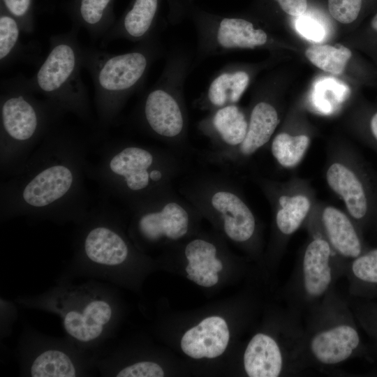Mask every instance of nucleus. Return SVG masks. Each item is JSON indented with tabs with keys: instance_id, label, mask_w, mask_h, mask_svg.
<instances>
[{
	"instance_id": "obj_1",
	"label": "nucleus",
	"mask_w": 377,
	"mask_h": 377,
	"mask_svg": "<svg viewBox=\"0 0 377 377\" xmlns=\"http://www.w3.org/2000/svg\"><path fill=\"white\" fill-rule=\"evenodd\" d=\"M87 143L71 131L53 129L24 163L1 178L0 216L78 224L87 215Z\"/></svg>"
},
{
	"instance_id": "obj_2",
	"label": "nucleus",
	"mask_w": 377,
	"mask_h": 377,
	"mask_svg": "<svg viewBox=\"0 0 377 377\" xmlns=\"http://www.w3.org/2000/svg\"><path fill=\"white\" fill-rule=\"evenodd\" d=\"M171 149L126 140L105 143L88 177L130 209L172 186L182 172L181 158Z\"/></svg>"
},
{
	"instance_id": "obj_3",
	"label": "nucleus",
	"mask_w": 377,
	"mask_h": 377,
	"mask_svg": "<svg viewBox=\"0 0 377 377\" xmlns=\"http://www.w3.org/2000/svg\"><path fill=\"white\" fill-rule=\"evenodd\" d=\"M0 94V172L3 178L28 158L65 114L39 98L23 75L3 80Z\"/></svg>"
},
{
	"instance_id": "obj_4",
	"label": "nucleus",
	"mask_w": 377,
	"mask_h": 377,
	"mask_svg": "<svg viewBox=\"0 0 377 377\" xmlns=\"http://www.w3.org/2000/svg\"><path fill=\"white\" fill-rule=\"evenodd\" d=\"M162 53L157 32L138 43L130 51L121 54L83 48L82 66L93 80L96 111L103 131L114 123L128 98L142 86L151 65Z\"/></svg>"
},
{
	"instance_id": "obj_5",
	"label": "nucleus",
	"mask_w": 377,
	"mask_h": 377,
	"mask_svg": "<svg viewBox=\"0 0 377 377\" xmlns=\"http://www.w3.org/2000/svg\"><path fill=\"white\" fill-rule=\"evenodd\" d=\"M191 68L188 53L177 51L170 54L158 80L142 97L133 114L141 131L176 152L187 146L184 84Z\"/></svg>"
},
{
	"instance_id": "obj_6",
	"label": "nucleus",
	"mask_w": 377,
	"mask_h": 377,
	"mask_svg": "<svg viewBox=\"0 0 377 377\" xmlns=\"http://www.w3.org/2000/svg\"><path fill=\"white\" fill-rule=\"evenodd\" d=\"M306 314L302 350L304 369L329 371L357 353L361 341L351 306L335 288Z\"/></svg>"
},
{
	"instance_id": "obj_7",
	"label": "nucleus",
	"mask_w": 377,
	"mask_h": 377,
	"mask_svg": "<svg viewBox=\"0 0 377 377\" xmlns=\"http://www.w3.org/2000/svg\"><path fill=\"white\" fill-rule=\"evenodd\" d=\"M80 28L50 38L49 52L36 73L26 77L28 87L60 109L89 121L91 111L81 77L82 51L77 40Z\"/></svg>"
},
{
	"instance_id": "obj_8",
	"label": "nucleus",
	"mask_w": 377,
	"mask_h": 377,
	"mask_svg": "<svg viewBox=\"0 0 377 377\" xmlns=\"http://www.w3.org/2000/svg\"><path fill=\"white\" fill-rule=\"evenodd\" d=\"M103 290L90 284L59 285L41 296L38 307L57 314L76 345L91 346L108 335L114 318L110 295Z\"/></svg>"
},
{
	"instance_id": "obj_9",
	"label": "nucleus",
	"mask_w": 377,
	"mask_h": 377,
	"mask_svg": "<svg viewBox=\"0 0 377 377\" xmlns=\"http://www.w3.org/2000/svg\"><path fill=\"white\" fill-rule=\"evenodd\" d=\"M178 191L200 214L219 224L231 240L246 243L254 237L256 218L227 175H199L182 184Z\"/></svg>"
},
{
	"instance_id": "obj_10",
	"label": "nucleus",
	"mask_w": 377,
	"mask_h": 377,
	"mask_svg": "<svg viewBox=\"0 0 377 377\" xmlns=\"http://www.w3.org/2000/svg\"><path fill=\"white\" fill-rule=\"evenodd\" d=\"M347 264L335 253L326 239H313L306 245L286 286L288 307L306 314L345 276Z\"/></svg>"
},
{
	"instance_id": "obj_11",
	"label": "nucleus",
	"mask_w": 377,
	"mask_h": 377,
	"mask_svg": "<svg viewBox=\"0 0 377 377\" xmlns=\"http://www.w3.org/2000/svg\"><path fill=\"white\" fill-rule=\"evenodd\" d=\"M77 225L75 263L110 279V271L126 263L132 253L115 216L107 209L89 210Z\"/></svg>"
},
{
	"instance_id": "obj_12",
	"label": "nucleus",
	"mask_w": 377,
	"mask_h": 377,
	"mask_svg": "<svg viewBox=\"0 0 377 377\" xmlns=\"http://www.w3.org/2000/svg\"><path fill=\"white\" fill-rule=\"evenodd\" d=\"M186 13L197 33L198 61L236 50L262 47L269 43L267 32L245 17L214 13L198 7H188Z\"/></svg>"
},
{
	"instance_id": "obj_13",
	"label": "nucleus",
	"mask_w": 377,
	"mask_h": 377,
	"mask_svg": "<svg viewBox=\"0 0 377 377\" xmlns=\"http://www.w3.org/2000/svg\"><path fill=\"white\" fill-rule=\"evenodd\" d=\"M131 209L137 235L149 243L184 237L200 214L173 186Z\"/></svg>"
},
{
	"instance_id": "obj_14",
	"label": "nucleus",
	"mask_w": 377,
	"mask_h": 377,
	"mask_svg": "<svg viewBox=\"0 0 377 377\" xmlns=\"http://www.w3.org/2000/svg\"><path fill=\"white\" fill-rule=\"evenodd\" d=\"M249 126V116L237 104L223 106L209 112L198 122L197 128L207 137L212 151L235 149L244 141Z\"/></svg>"
},
{
	"instance_id": "obj_15",
	"label": "nucleus",
	"mask_w": 377,
	"mask_h": 377,
	"mask_svg": "<svg viewBox=\"0 0 377 377\" xmlns=\"http://www.w3.org/2000/svg\"><path fill=\"white\" fill-rule=\"evenodd\" d=\"M252 70L235 64H227L213 76L205 90L193 101L198 110L211 112L237 104L249 86Z\"/></svg>"
},
{
	"instance_id": "obj_16",
	"label": "nucleus",
	"mask_w": 377,
	"mask_h": 377,
	"mask_svg": "<svg viewBox=\"0 0 377 377\" xmlns=\"http://www.w3.org/2000/svg\"><path fill=\"white\" fill-rule=\"evenodd\" d=\"M162 0H131L121 16L104 36L103 43L117 39L139 43L156 31Z\"/></svg>"
},
{
	"instance_id": "obj_17",
	"label": "nucleus",
	"mask_w": 377,
	"mask_h": 377,
	"mask_svg": "<svg viewBox=\"0 0 377 377\" xmlns=\"http://www.w3.org/2000/svg\"><path fill=\"white\" fill-rule=\"evenodd\" d=\"M244 367L250 377L291 376L279 343L264 332L256 334L249 341L244 353Z\"/></svg>"
},
{
	"instance_id": "obj_18",
	"label": "nucleus",
	"mask_w": 377,
	"mask_h": 377,
	"mask_svg": "<svg viewBox=\"0 0 377 377\" xmlns=\"http://www.w3.org/2000/svg\"><path fill=\"white\" fill-rule=\"evenodd\" d=\"M229 338L226 320L219 316H212L188 330L182 339L181 347L191 357L214 358L223 354Z\"/></svg>"
},
{
	"instance_id": "obj_19",
	"label": "nucleus",
	"mask_w": 377,
	"mask_h": 377,
	"mask_svg": "<svg viewBox=\"0 0 377 377\" xmlns=\"http://www.w3.org/2000/svg\"><path fill=\"white\" fill-rule=\"evenodd\" d=\"M326 239L335 253L348 263L362 253V245L350 219L341 211L327 207L322 214Z\"/></svg>"
},
{
	"instance_id": "obj_20",
	"label": "nucleus",
	"mask_w": 377,
	"mask_h": 377,
	"mask_svg": "<svg viewBox=\"0 0 377 377\" xmlns=\"http://www.w3.org/2000/svg\"><path fill=\"white\" fill-rule=\"evenodd\" d=\"M114 3V0H70L66 10L74 26L97 39L104 37L117 20Z\"/></svg>"
},
{
	"instance_id": "obj_21",
	"label": "nucleus",
	"mask_w": 377,
	"mask_h": 377,
	"mask_svg": "<svg viewBox=\"0 0 377 377\" xmlns=\"http://www.w3.org/2000/svg\"><path fill=\"white\" fill-rule=\"evenodd\" d=\"M82 367L73 352L62 346H47L34 353L27 365L32 377H74Z\"/></svg>"
},
{
	"instance_id": "obj_22",
	"label": "nucleus",
	"mask_w": 377,
	"mask_h": 377,
	"mask_svg": "<svg viewBox=\"0 0 377 377\" xmlns=\"http://www.w3.org/2000/svg\"><path fill=\"white\" fill-rule=\"evenodd\" d=\"M330 188L344 200L350 215L362 219L368 212V198L362 183L348 167L339 163L330 165L326 174Z\"/></svg>"
},
{
	"instance_id": "obj_23",
	"label": "nucleus",
	"mask_w": 377,
	"mask_h": 377,
	"mask_svg": "<svg viewBox=\"0 0 377 377\" xmlns=\"http://www.w3.org/2000/svg\"><path fill=\"white\" fill-rule=\"evenodd\" d=\"M22 27L17 20L0 4V64L3 69L24 54L25 47L21 40Z\"/></svg>"
},
{
	"instance_id": "obj_24",
	"label": "nucleus",
	"mask_w": 377,
	"mask_h": 377,
	"mask_svg": "<svg viewBox=\"0 0 377 377\" xmlns=\"http://www.w3.org/2000/svg\"><path fill=\"white\" fill-rule=\"evenodd\" d=\"M278 205L275 214L277 230L283 236H289L300 228L306 218L310 201L302 195H281L278 198Z\"/></svg>"
},
{
	"instance_id": "obj_25",
	"label": "nucleus",
	"mask_w": 377,
	"mask_h": 377,
	"mask_svg": "<svg viewBox=\"0 0 377 377\" xmlns=\"http://www.w3.org/2000/svg\"><path fill=\"white\" fill-rule=\"evenodd\" d=\"M306 58L318 68L332 75H341L352 57L346 47L337 45H312L305 52Z\"/></svg>"
},
{
	"instance_id": "obj_26",
	"label": "nucleus",
	"mask_w": 377,
	"mask_h": 377,
	"mask_svg": "<svg viewBox=\"0 0 377 377\" xmlns=\"http://www.w3.org/2000/svg\"><path fill=\"white\" fill-rule=\"evenodd\" d=\"M345 276L349 282V292L355 295L363 286L377 285V249L361 253L350 260Z\"/></svg>"
},
{
	"instance_id": "obj_27",
	"label": "nucleus",
	"mask_w": 377,
	"mask_h": 377,
	"mask_svg": "<svg viewBox=\"0 0 377 377\" xmlns=\"http://www.w3.org/2000/svg\"><path fill=\"white\" fill-rule=\"evenodd\" d=\"M309 144V138L306 135H291L282 132L274 138L271 151L280 165L292 168L301 161Z\"/></svg>"
},
{
	"instance_id": "obj_28",
	"label": "nucleus",
	"mask_w": 377,
	"mask_h": 377,
	"mask_svg": "<svg viewBox=\"0 0 377 377\" xmlns=\"http://www.w3.org/2000/svg\"><path fill=\"white\" fill-rule=\"evenodd\" d=\"M34 1V0H0V4L17 20L24 33L31 34L35 27Z\"/></svg>"
},
{
	"instance_id": "obj_29",
	"label": "nucleus",
	"mask_w": 377,
	"mask_h": 377,
	"mask_svg": "<svg viewBox=\"0 0 377 377\" xmlns=\"http://www.w3.org/2000/svg\"><path fill=\"white\" fill-rule=\"evenodd\" d=\"M362 0H328L332 17L342 24L354 22L359 15Z\"/></svg>"
},
{
	"instance_id": "obj_30",
	"label": "nucleus",
	"mask_w": 377,
	"mask_h": 377,
	"mask_svg": "<svg viewBox=\"0 0 377 377\" xmlns=\"http://www.w3.org/2000/svg\"><path fill=\"white\" fill-rule=\"evenodd\" d=\"M117 377H162L164 376L163 369L152 362H139L127 366L115 374Z\"/></svg>"
},
{
	"instance_id": "obj_31",
	"label": "nucleus",
	"mask_w": 377,
	"mask_h": 377,
	"mask_svg": "<svg viewBox=\"0 0 377 377\" xmlns=\"http://www.w3.org/2000/svg\"><path fill=\"white\" fill-rule=\"evenodd\" d=\"M296 28L303 36L311 40L320 41L325 36L323 27L309 18L300 17L296 22Z\"/></svg>"
},
{
	"instance_id": "obj_32",
	"label": "nucleus",
	"mask_w": 377,
	"mask_h": 377,
	"mask_svg": "<svg viewBox=\"0 0 377 377\" xmlns=\"http://www.w3.org/2000/svg\"><path fill=\"white\" fill-rule=\"evenodd\" d=\"M281 10L292 16L303 15L307 8V0H275Z\"/></svg>"
},
{
	"instance_id": "obj_33",
	"label": "nucleus",
	"mask_w": 377,
	"mask_h": 377,
	"mask_svg": "<svg viewBox=\"0 0 377 377\" xmlns=\"http://www.w3.org/2000/svg\"><path fill=\"white\" fill-rule=\"evenodd\" d=\"M218 281L219 276L217 273L210 269L202 275V281L200 286L210 287L217 283Z\"/></svg>"
},
{
	"instance_id": "obj_34",
	"label": "nucleus",
	"mask_w": 377,
	"mask_h": 377,
	"mask_svg": "<svg viewBox=\"0 0 377 377\" xmlns=\"http://www.w3.org/2000/svg\"><path fill=\"white\" fill-rule=\"evenodd\" d=\"M209 267L214 272H219L223 269L222 262L216 258V256L210 258Z\"/></svg>"
},
{
	"instance_id": "obj_35",
	"label": "nucleus",
	"mask_w": 377,
	"mask_h": 377,
	"mask_svg": "<svg viewBox=\"0 0 377 377\" xmlns=\"http://www.w3.org/2000/svg\"><path fill=\"white\" fill-rule=\"evenodd\" d=\"M370 129L374 138L377 141V112L371 118Z\"/></svg>"
},
{
	"instance_id": "obj_36",
	"label": "nucleus",
	"mask_w": 377,
	"mask_h": 377,
	"mask_svg": "<svg viewBox=\"0 0 377 377\" xmlns=\"http://www.w3.org/2000/svg\"><path fill=\"white\" fill-rule=\"evenodd\" d=\"M371 28L377 32V13L373 17L371 22Z\"/></svg>"
}]
</instances>
